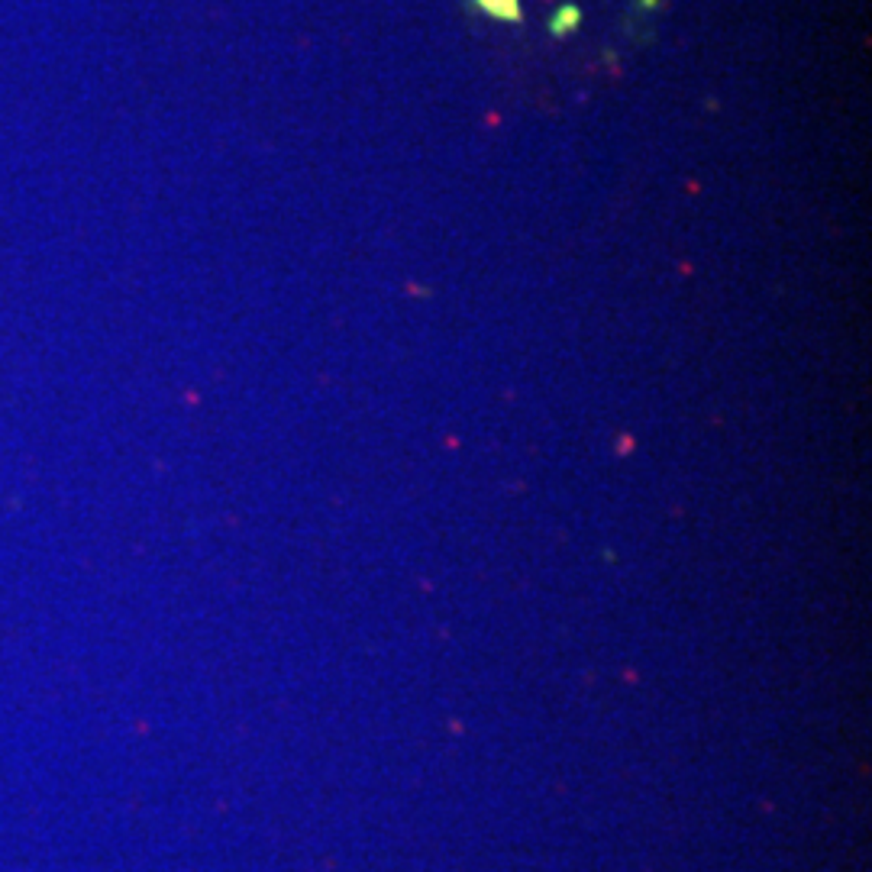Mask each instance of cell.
<instances>
[{
  "label": "cell",
  "instance_id": "6da1fadb",
  "mask_svg": "<svg viewBox=\"0 0 872 872\" xmlns=\"http://www.w3.org/2000/svg\"><path fill=\"white\" fill-rule=\"evenodd\" d=\"M579 20H582V10L575 7V4H562V7L550 17V33L556 39L569 36V33L579 29Z\"/></svg>",
  "mask_w": 872,
  "mask_h": 872
},
{
  "label": "cell",
  "instance_id": "7a4b0ae2",
  "mask_svg": "<svg viewBox=\"0 0 872 872\" xmlns=\"http://www.w3.org/2000/svg\"><path fill=\"white\" fill-rule=\"evenodd\" d=\"M475 7L495 20H504V23H517V20L524 17L520 0H475Z\"/></svg>",
  "mask_w": 872,
  "mask_h": 872
},
{
  "label": "cell",
  "instance_id": "3957f363",
  "mask_svg": "<svg viewBox=\"0 0 872 872\" xmlns=\"http://www.w3.org/2000/svg\"><path fill=\"white\" fill-rule=\"evenodd\" d=\"M656 4H659V0H643V7H646V10H650V7H656Z\"/></svg>",
  "mask_w": 872,
  "mask_h": 872
}]
</instances>
